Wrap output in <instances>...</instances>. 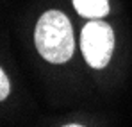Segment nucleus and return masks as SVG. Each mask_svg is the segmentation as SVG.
Wrapping results in <instances>:
<instances>
[{"instance_id": "1", "label": "nucleus", "mask_w": 132, "mask_h": 127, "mask_svg": "<svg viewBox=\"0 0 132 127\" xmlns=\"http://www.w3.org/2000/svg\"><path fill=\"white\" fill-rule=\"evenodd\" d=\"M34 43L41 57L48 63H66L75 50L73 29L64 13L46 11L36 23Z\"/></svg>"}, {"instance_id": "2", "label": "nucleus", "mask_w": 132, "mask_h": 127, "mask_svg": "<svg viewBox=\"0 0 132 127\" xmlns=\"http://www.w3.org/2000/svg\"><path fill=\"white\" fill-rule=\"evenodd\" d=\"M80 50L91 68H105L114 50V32L109 23L91 20L80 32Z\"/></svg>"}, {"instance_id": "3", "label": "nucleus", "mask_w": 132, "mask_h": 127, "mask_svg": "<svg viewBox=\"0 0 132 127\" xmlns=\"http://www.w3.org/2000/svg\"><path fill=\"white\" fill-rule=\"evenodd\" d=\"M75 11L89 20H100L109 14V0H73Z\"/></svg>"}, {"instance_id": "4", "label": "nucleus", "mask_w": 132, "mask_h": 127, "mask_svg": "<svg viewBox=\"0 0 132 127\" xmlns=\"http://www.w3.org/2000/svg\"><path fill=\"white\" fill-rule=\"evenodd\" d=\"M9 91H11V84H9V79H7L5 72H4V70L0 68V102H2L4 99H7Z\"/></svg>"}, {"instance_id": "5", "label": "nucleus", "mask_w": 132, "mask_h": 127, "mask_svg": "<svg viewBox=\"0 0 132 127\" xmlns=\"http://www.w3.org/2000/svg\"><path fill=\"white\" fill-rule=\"evenodd\" d=\"M64 127H84V125H79V124H68V125H64Z\"/></svg>"}]
</instances>
